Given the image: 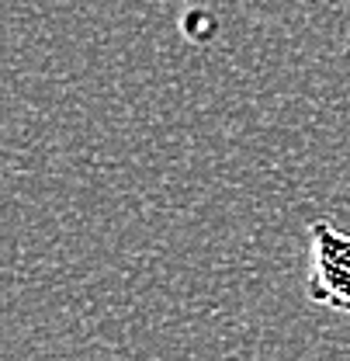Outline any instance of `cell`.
I'll return each mask as SVG.
<instances>
[{
    "mask_svg": "<svg viewBox=\"0 0 350 361\" xmlns=\"http://www.w3.org/2000/svg\"><path fill=\"white\" fill-rule=\"evenodd\" d=\"M308 302L350 316V233L326 219L308 226Z\"/></svg>",
    "mask_w": 350,
    "mask_h": 361,
    "instance_id": "1",
    "label": "cell"
}]
</instances>
